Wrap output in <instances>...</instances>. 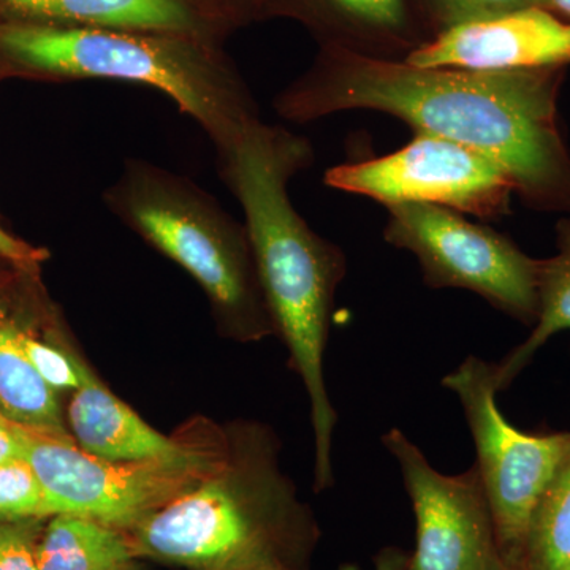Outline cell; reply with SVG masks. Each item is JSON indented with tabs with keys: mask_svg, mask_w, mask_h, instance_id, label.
<instances>
[{
	"mask_svg": "<svg viewBox=\"0 0 570 570\" xmlns=\"http://www.w3.org/2000/svg\"><path fill=\"white\" fill-rule=\"evenodd\" d=\"M0 56L39 77L157 89L205 130L216 151L261 118L243 78L198 37L0 22Z\"/></svg>",
	"mask_w": 570,
	"mask_h": 570,
	"instance_id": "obj_4",
	"label": "cell"
},
{
	"mask_svg": "<svg viewBox=\"0 0 570 570\" xmlns=\"http://www.w3.org/2000/svg\"><path fill=\"white\" fill-rule=\"evenodd\" d=\"M275 570H288V569H275ZM336 570H363L355 562H344V564L337 566Z\"/></svg>",
	"mask_w": 570,
	"mask_h": 570,
	"instance_id": "obj_29",
	"label": "cell"
},
{
	"mask_svg": "<svg viewBox=\"0 0 570 570\" xmlns=\"http://www.w3.org/2000/svg\"><path fill=\"white\" fill-rule=\"evenodd\" d=\"M48 519L0 524V570H40L39 542Z\"/></svg>",
	"mask_w": 570,
	"mask_h": 570,
	"instance_id": "obj_21",
	"label": "cell"
},
{
	"mask_svg": "<svg viewBox=\"0 0 570 570\" xmlns=\"http://www.w3.org/2000/svg\"><path fill=\"white\" fill-rule=\"evenodd\" d=\"M384 239L419 262L428 287L459 288L531 326L539 311V258L490 225L442 206H385Z\"/></svg>",
	"mask_w": 570,
	"mask_h": 570,
	"instance_id": "obj_8",
	"label": "cell"
},
{
	"mask_svg": "<svg viewBox=\"0 0 570 570\" xmlns=\"http://www.w3.org/2000/svg\"><path fill=\"white\" fill-rule=\"evenodd\" d=\"M0 22L108 28L205 39L204 14L189 0H0Z\"/></svg>",
	"mask_w": 570,
	"mask_h": 570,
	"instance_id": "obj_13",
	"label": "cell"
},
{
	"mask_svg": "<svg viewBox=\"0 0 570 570\" xmlns=\"http://www.w3.org/2000/svg\"><path fill=\"white\" fill-rule=\"evenodd\" d=\"M0 420H7L6 417H3L2 411H0Z\"/></svg>",
	"mask_w": 570,
	"mask_h": 570,
	"instance_id": "obj_30",
	"label": "cell"
},
{
	"mask_svg": "<svg viewBox=\"0 0 570 570\" xmlns=\"http://www.w3.org/2000/svg\"><path fill=\"white\" fill-rule=\"evenodd\" d=\"M434 2L442 21V29L459 22L505 13V11L540 7V0H434Z\"/></svg>",
	"mask_w": 570,
	"mask_h": 570,
	"instance_id": "obj_22",
	"label": "cell"
},
{
	"mask_svg": "<svg viewBox=\"0 0 570 570\" xmlns=\"http://www.w3.org/2000/svg\"><path fill=\"white\" fill-rule=\"evenodd\" d=\"M373 570H412L411 551L401 547H384L374 554Z\"/></svg>",
	"mask_w": 570,
	"mask_h": 570,
	"instance_id": "obj_24",
	"label": "cell"
},
{
	"mask_svg": "<svg viewBox=\"0 0 570 570\" xmlns=\"http://www.w3.org/2000/svg\"><path fill=\"white\" fill-rule=\"evenodd\" d=\"M37 558L40 570H110L137 554L127 532L86 517L58 513L47 521Z\"/></svg>",
	"mask_w": 570,
	"mask_h": 570,
	"instance_id": "obj_16",
	"label": "cell"
},
{
	"mask_svg": "<svg viewBox=\"0 0 570 570\" xmlns=\"http://www.w3.org/2000/svg\"><path fill=\"white\" fill-rule=\"evenodd\" d=\"M66 420L75 445L100 460L157 459L183 442V426L170 436L157 431L116 396L88 362L82 365L80 387L71 392Z\"/></svg>",
	"mask_w": 570,
	"mask_h": 570,
	"instance_id": "obj_12",
	"label": "cell"
},
{
	"mask_svg": "<svg viewBox=\"0 0 570 570\" xmlns=\"http://www.w3.org/2000/svg\"><path fill=\"white\" fill-rule=\"evenodd\" d=\"M524 561L531 570H570V455L534 510Z\"/></svg>",
	"mask_w": 570,
	"mask_h": 570,
	"instance_id": "obj_17",
	"label": "cell"
},
{
	"mask_svg": "<svg viewBox=\"0 0 570 570\" xmlns=\"http://www.w3.org/2000/svg\"><path fill=\"white\" fill-rule=\"evenodd\" d=\"M540 7L570 21V0H540Z\"/></svg>",
	"mask_w": 570,
	"mask_h": 570,
	"instance_id": "obj_27",
	"label": "cell"
},
{
	"mask_svg": "<svg viewBox=\"0 0 570 570\" xmlns=\"http://www.w3.org/2000/svg\"><path fill=\"white\" fill-rule=\"evenodd\" d=\"M564 67L478 71L419 69L397 59L330 52L277 94L291 122L376 111L482 154L509 176L524 205L570 213V151L558 99Z\"/></svg>",
	"mask_w": 570,
	"mask_h": 570,
	"instance_id": "obj_1",
	"label": "cell"
},
{
	"mask_svg": "<svg viewBox=\"0 0 570 570\" xmlns=\"http://www.w3.org/2000/svg\"><path fill=\"white\" fill-rule=\"evenodd\" d=\"M501 570H531L530 566L527 564V561L515 560V561H505L502 562Z\"/></svg>",
	"mask_w": 570,
	"mask_h": 570,
	"instance_id": "obj_28",
	"label": "cell"
},
{
	"mask_svg": "<svg viewBox=\"0 0 570 570\" xmlns=\"http://www.w3.org/2000/svg\"><path fill=\"white\" fill-rule=\"evenodd\" d=\"M227 459L200 485L127 532L137 558L174 570H311L316 512L283 468L268 423H227Z\"/></svg>",
	"mask_w": 570,
	"mask_h": 570,
	"instance_id": "obj_3",
	"label": "cell"
},
{
	"mask_svg": "<svg viewBox=\"0 0 570 570\" xmlns=\"http://www.w3.org/2000/svg\"><path fill=\"white\" fill-rule=\"evenodd\" d=\"M17 340L37 373L56 392H75L81 385L82 360L70 346L40 340L17 324Z\"/></svg>",
	"mask_w": 570,
	"mask_h": 570,
	"instance_id": "obj_19",
	"label": "cell"
},
{
	"mask_svg": "<svg viewBox=\"0 0 570 570\" xmlns=\"http://www.w3.org/2000/svg\"><path fill=\"white\" fill-rule=\"evenodd\" d=\"M21 459L20 442L14 436L9 420H0V464Z\"/></svg>",
	"mask_w": 570,
	"mask_h": 570,
	"instance_id": "obj_25",
	"label": "cell"
},
{
	"mask_svg": "<svg viewBox=\"0 0 570 570\" xmlns=\"http://www.w3.org/2000/svg\"><path fill=\"white\" fill-rule=\"evenodd\" d=\"M50 517L47 491L28 460L0 464V524Z\"/></svg>",
	"mask_w": 570,
	"mask_h": 570,
	"instance_id": "obj_18",
	"label": "cell"
},
{
	"mask_svg": "<svg viewBox=\"0 0 570 570\" xmlns=\"http://www.w3.org/2000/svg\"><path fill=\"white\" fill-rule=\"evenodd\" d=\"M324 181L382 206H442L483 223L509 216L515 195L509 176L489 157L423 132L387 156L328 168Z\"/></svg>",
	"mask_w": 570,
	"mask_h": 570,
	"instance_id": "obj_9",
	"label": "cell"
},
{
	"mask_svg": "<svg viewBox=\"0 0 570 570\" xmlns=\"http://www.w3.org/2000/svg\"><path fill=\"white\" fill-rule=\"evenodd\" d=\"M45 257H47L45 250L29 246L28 243L14 238L13 235L0 228V258L3 261L21 269H33Z\"/></svg>",
	"mask_w": 570,
	"mask_h": 570,
	"instance_id": "obj_23",
	"label": "cell"
},
{
	"mask_svg": "<svg viewBox=\"0 0 570 570\" xmlns=\"http://www.w3.org/2000/svg\"><path fill=\"white\" fill-rule=\"evenodd\" d=\"M415 519L412 570H501L497 527L478 468L444 474L400 428L382 434Z\"/></svg>",
	"mask_w": 570,
	"mask_h": 570,
	"instance_id": "obj_10",
	"label": "cell"
},
{
	"mask_svg": "<svg viewBox=\"0 0 570 570\" xmlns=\"http://www.w3.org/2000/svg\"><path fill=\"white\" fill-rule=\"evenodd\" d=\"M10 425L22 459L43 483L52 515L73 513L124 532L200 485L228 453L227 423L205 415L183 423V442L175 452L138 461L96 459L75 442Z\"/></svg>",
	"mask_w": 570,
	"mask_h": 570,
	"instance_id": "obj_6",
	"label": "cell"
},
{
	"mask_svg": "<svg viewBox=\"0 0 570 570\" xmlns=\"http://www.w3.org/2000/svg\"><path fill=\"white\" fill-rule=\"evenodd\" d=\"M110 570H174L164 568V566L156 564V562L142 560V558H134V560H129L122 562V564L116 566Z\"/></svg>",
	"mask_w": 570,
	"mask_h": 570,
	"instance_id": "obj_26",
	"label": "cell"
},
{
	"mask_svg": "<svg viewBox=\"0 0 570 570\" xmlns=\"http://www.w3.org/2000/svg\"><path fill=\"white\" fill-rule=\"evenodd\" d=\"M104 200L200 285L220 335L242 344L276 336L245 224L212 194L159 165L127 159Z\"/></svg>",
	"mask_w": 570,
	"mask_h": 570,
	"instance_id": "obj_5",
	"label": "cell"
},
{
	"mask_svg": "<svg viewBox=\"0 0 570 570\" xmlns=\"http://www.w3.org/2000/svg\"><path fill=\"white\" fill-rule=\"evenodd\" d=\"M404 62L419 69L512 71L570 63V21L543 7L459 22L415 48Z\"/></svg>",
	"mask_w": 570,
	"mask_h": 570,
	"instance_id": "obj_11",
	"label": "cell"
},
{
	"mask_svg": "<svg viewBox=\"0 0 570 570\" xmlns=\"http://www.w3.org/2000/svg\"><path fill=\"white\" fill-rule=\"evenodd\" d=\"M538 292V318L530 335L497 363L499 393L517 381L551 337L570 333V213L558 220L557 253L540 261Z\"/></svg>",
	"mask_w": 570,
	"mask_h": 570,
	"instance_id": "obj_15",
	"label": "cell"
},
{
	"mask_svg": "<svg viewBox=\"0 0 570 570\" xmlns=\"http://www.w3.org/2000/svg\"><path fill=\"white\" fill-rule=\"evenodd\" d=\"M442 387L463 409L502 560H523L534 510L570 455V431L528 433L513 426L498 406L497 363L478 355L442 377Z\"/></svg>",
	"mask_w": 570,
	"mask_h": 570,
	"instance_id": "obj_7",
	"label": "cell"
},
{
	"mask_svg": "<svg viewBox=\"0 0 570 570\" xmlns=\"http://www.w3.org/2000/svg\"><path fill=\"white\" fill-rule=\"evenodd\" d=\"M0 411L14 425L75 442L58 392L37 373L17 340V322L0 318Z\"/></svg>",
	"mask_w": 570,
	"mask_h": 570,
	"instance_id": "obj_14",
	"label": "cell"
},
{
	"mask_svg": "<svg viewBox=\"0 0 570 570\" xmlns=\"http://www.w3.org/2000/svg\"><path fill=\"white\" fill-rule=\"evenodd\" d=\"M217 159L220 178L245 213L266 305L288 367L306 390L314 436H332L337 412L326 387L325 354L347 258L307 225L288 197V183L314 163L313 146L258 118L219 149Z\"/></svg>",
	"mask_w": 570,
	"mask_h": 570,
	"instance_id": "obj_2",
	"label": "cell"
},
{
	"mask_svg": "<svg viewBox=\"0 0 570 570\" xmlns=\"http://www.w3.org/2000/svg\"><path fill=\"white\" fill-rule=\"evenodd\" d=\"M348 24L400 39L409 26L407 0H322Z\"/></svg>",
	"mask_w": 570,
	"mask_h": 570,
	"instance_id": "obj_20",
	"label": "cell"
}]
</instances>
